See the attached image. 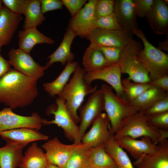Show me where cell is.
<instances>
[{
    "mask_svg": "<svg viewBox=\"0 0 168 168\" xmlns=\"http://www.w3.org/2000/svg\"><path fill=\"white\" fill-rule=\"evenodd\" d=\"M37 81L12 69L0 79V103L12 109L30 105L39 94Z\"/></svg>",
    "mask_w": 168,
    "mask_h": 168,
    "instance_id": "6da1fadb",
    "label": "cell"
},
{
    "mask_svg": "<svg viewBox=\"0 0 168 168\" xmlns=\"http://www.w3.org/2000/svg\"><path fill=\"white\" fill-rule=\"evenodd\" d=\"M85 69L78 66L73 73L69 82L66 85L58 97L65 101L66 107L76 124L80 122L77 110L80 107L85 97L97 90V86L93 87L87 83L84 76Z\"/></svg>",
    "mask_w": 168,
    "mask_h": 168,
    "instance_id": "7a4b0ae2",
    "label": "cell"
},
{
    "mask_svg": "<svg viewBox=\"0 0 168 168\" xmlns=\"http://www.w3.org/2000/svg\"><path fill=\"white\" fill-rule=\"evenodd\" d=\"M100 89L104 97V110L109 119L111 132L114 135L138 111L126 99L114 93L111 86L103 84Z\"/></svg>",
    "mask_w": 168,
    "mask_h": 168,
    "instance_id": "3957f363",
    "label": "cell"
},
{
    "mask_svg": "<svg viewBox=\"0 0 168 168\" xmlns=\"http://www.w3.org/2000/svg\"><path fill=\"white\" fill-rule=\"evenodd\" d=\"M139 38L143 48L138 54L139 59L147 72L150 81L168 74V54L152 45L141 29L132 32Z\"/></svg>",
    "mask_w": 168,
    "mask_h": 168,
    "instance_id": "277c9868",
    "label": "cell"
},
{
    "mask_svg": "<svg viewBox=\"0 0 168 168\" xmlns=\"http://www.w3.org/2000/svg\"><path fill=\"white\" fill-rule=\"evenodd\" d=\"M136 139L148 137L156 144L168 137V131L155 128L149 125L144 113L138 112L126 122L113 135L116 140L124 136Z\"/></svg>",
    "mask_w": 168,
    "mask_h": 168,
    "instance_id": "5b68a950",
    "label": "cell"
},
{
    "mask_svg": "<svg viewBox=\"0 0 168 168\" xmlns=\"http://www.w3.org/2000/svg\"><path fill=\"white\" fill-rule=\"evenodd\" d=\"M142 49L141 43L133 38L122 49L118 63L122 73L128 74L131 81L149 83L148 74L138 57Z\"/></svg>",
    "mask_w": 168,
    "mask_h": 168,
    "instance_id": "8992f818",
    "label": "cell"
},
{
    "mask_svg": "<svg viewBox=\"0 0 168 168\" xmlns=\"http://www.w3.org/2000/svg\"><path fill=\"white\" fill-rule=\"evenodd\" d=\"M56 110L51 107L48 110L49 114H53L54 119L48 121L45 119L43 124H55L61 127L63 130L65 137L74 143L81 142L78 126L72 119L67 110L65 101L59 97L55 100Z\"/></svg>",
    "mask_w": 168,
    "mask_h": 168,
    "instance_id": "52a82bcc",
    "label": "cell"
},
{
    "mask_svg": "<svg viewBox=\"0 0 168 168\" xmlns=\"http://www.w3.org/2000/svg\"><path fill=\"white\" fill-rule=\"evenodd\" d=\"M45 119H42L36 112L30 116L17 114L10 107H4L0 111V133L19 128L40 129Z\"/></svg>",
    "mask_w": 168,
    "mask_h": 168,
    "instance_id": "ba28073f",
    "label": "cell"
},
{
    "mask_svg": "<svg viewBox=\"0 0 168 168\" xmlns=\"http://www.w3.org/2000/svg\"><path fill=\"white\" fill-rule=\"evenodd\" d=\"M9 61L14 69L25 75L38 80L48 69L36 62L30 55L21 49H12L8 54Z\"/></svg>",
    "mask_w": 168,
    "mask_h": 168,
    "instance_id": "9c48e42d",
    "label": "cell"
},
{
    "mask_svg": "<svg viewBox=\"0 0 168 168\" xmlns=\"http://www.w3.org/2000/svg\"><path fill=\"white\" fill-rule=\"evenodd\" d=\"M104 95L100 89L91 94L85 105L79 108L80 124L78 128L81 141L89 126L104 110Z\"/></svg>",
    "mask_w": 168,
    "mask_h": 168,
    "instance_id": "30bf717a",
    "label": "cell"
},
{
    "mask_svg": "<svg viewBox=\"0 0 168 168\" xmlns=\"http://www.w3.org/2000/svg\"><path fill=\"white\" fill-rule=\"evenodd\" d=\"M132 34L124 30L95 28L86 38L97 47L113 46L123 49L133 39Z\"/></svg>",
    "mask_w": 168,
    "mask_h": 168,
    "instance_id": "8fae6325",
    "label": "cell"
},
{
    "mask_svg": "<svg viewBox=\"0 0 168 168\" xmlns=\"http://www.w3.org/2000/svg\"><path fill=\"white\" fill-rule=\"evenodd\" d=\"M96 0H89L75 15L70 19L69 28L77 36L86 38L95 28L94 12Z\"/></svg>",
    "mask_w": 168,
    "mask_h": 168,
    "instance_id": "7c38bea8",
    "label": "cell"
},
{
    "mask_svg": "<svg viewBox=\"0 0 168 168\" xmlns=\"http://www.w3.org/2000/svg\"><path fill=\"white\" fill-rule=\"evenodd\" d=\"M92 126L82 138L81 142L89 147L104 145L113 136L111 132L109 119L102 113L92 123Z\"/></svg>",
    "mask_w": 168,
    "mask_h": 168,
    "instance_id": "4fadbf2b",
    "label": "cell"
},
{
    "mask_svg": "<svg viewBox=\"0 0 168 168\" xmlns=\"http://www.w3.org/2000/svg\"><path fill=\"white\" fill-rule=\"evenodd\" d=\"M122 74L118 63L92 72H86L84 77L86 82L90 84L96 80L104 81L110 85L116 94L124 97L121 83Z\"/></svg>",
    "mask_w": 168,
    "mask_h": 168,
    "instance_id": "5bb4252c",
    "label": "cell"
},
{
    "mask_svg": "<svg viewBox=\"0 0 168 168\" xmlns=\"http://www.w3.org/2000/svg\"><path fill=\"white\" fill-rule=\"evenodd\" d=\"M76 144L68 145L61 142L57 137L43 144L42 147L45 150V156L48 163L63 168L70 157Z\"/></svg>",
    "mask_w": 168,
    "mask_h": 168,
    "instance_id": "9a60e30c",
    "label": "cell"
},
{
    "mask_svg": "<svg viewBox=\"0 0 168 168\" xmlns=\"http://www.w3.org/2000/svg\"><path fill=\"white\" fill-rule=\"evenodd\" d=\"M115 140L121 148L126 150L135 160L144 155L155 152L158 148V145L148 137H142L140 140H137L126 136Z\"/></svg>",
    "mask_w": 168,
    "mask_h": 168,
    "instance_id": "2e32d148",
    "label": "cell"
},
{
    "mask_svg": "<svg viewBox=\"0 0 168 168\" xmlns=\"http://www.w3.org/2000/svg\"><path fill=\"white\" fill-rule=\"evenodd\" d=\"M146 17L155 34H168V7L164 0H154L152 9Z\"/></svg>",
    "mask_w": 168,
    "mask_h": 168,
    "instance_id": "e0dca14e",
    "label": "cell"
},
{
    "mask_svg": "<svg viewBox=\"0 0 168 168\" xmlns=\"http://www.w3.org/2000/svg\"><path fill=\"white\" fill-rule=\"evenodd\" d=\"M0 136L7 144H15L22 149L31 142L37 140H46L48 137L38 130L29 128H19L0 133Z\"/></svg>",
    "mask_w": 168,
    "mask_h": 168,
    "instance_id": "ac0fdd59",
    "label": "cell"
},
{
    "mask_svg": "<svg viewBox=\"0 0 168 168\" xmlns=\"http://www.w3.org/2000/svg\"><path fill=\"white\" fill-rule=\"evenodd\" d=\"M114 7L118 21L124 30L132 33L138 28L133 0H114Z\"/></svg>",
    "mask_w": 168,
    "mask_h": 168,
    "instance_id": "d6986e66",
    "label": "cell"
},
{
    "mask_svg": "<svg viewBox=\"0 0 168 168\" xmlns=\"http://www.w3.org/2000/svg\"><path fill=\"white\" fill-rule=\"evenodd\" d=\"M22 19L21 15L3 6L0 14V49L10 43Z\"/></svg>",
    "mask_w": 168,
    "mask_h": 168,
    "instance_id": "ffe728a7",
    "label": "cell"
},
{
    "mask_svg": "<svg viewBox=\"0 0 168 168\" xmlns=\"http://www.w3.org/2000/svg\"><path fill=\"white\" fill-rule=\"evenodd\" d=\"M154 153L145 154L135 160L133 165L137 168H168V140L165 139L158 144Z\"/></svg>",
    "mask_w": 168,
    "mask_h": 168,
    "instance_id": "44dd1931",
    "label": "cell"
},
{
    "mask_svg": "<svg viewBox=\"0 0 168 168\" xmlns=\"http://www.w3.org/2000/svg\"><path fill=\"white\" fill-rule=\"evenodd\" d=\"M76 36L71 29L69 28L67 29L59 46L47 58L49 60L45 66L48 68L55 62H59L63 66L68 62L73 61L75 55L71 52V47Z\"/></svg>",
    "mask_w": 168,
    "mask_h": 168,
    "instance_id": "7402d4cb",
    "label": "cell"
},
{
    "mask_svg": "<svg viewBox=\"0 0 168 168\" xmlns=\"http://www.w3.org/2000/svg\"><path fill=\"white\" fill-rule=\"evenodd\" d=\"M19 48L30 54L33 47L37 44H54L55 41L44 35L35 27L20 30L17 35Z\"/></svg>",
    "mask_w": 168,
    "mask_h": 168,
    "instance_id": "603a6c76",
    "label": "cell"
},
{
    "mask_svg": "<svg viewBox=\"0 0 168 168\" xmlns=\"http://www.w3.org/2000/svg\"><path fill=\"white\" fill-rule=\"evenodd\" d=\"M78 66V63L77 62L67 63L63 70L54 81L50 82L43 83L45 91L51 96L58 95L67 84L71 75Z\"/></svg>",
    "mask_w": 168,
    "mask_h": 168,
    "instance_id": "cb8c5ba5",
    "label": "cell"
},
{
    "mask_svg": "<svg viewBox=\"0 0 168 168\" xmlns=\"http://www.w3.org/2000/svg\"><path fill=\"white\" fill-rule=\"evenodd\" d=\"M22 149L18 146L7 144L0 148V168H16L22 163Z\"/></svg>",
    "mask_w": 168,
    "mask_h": 168,
    "instance_id": "d4e9b609",
    "label": "cell"
},
{
    "mask_svg": "<svg viewBox=\"0 0 168 168\" xmlns=\"http://www.w3.org/2000/svg\"><path fill=\"white\" fill-rule=\"evenodd\" d=\"M48 163L45 153L34 142L27 149L19 168H46Z\"/></svg>",
    "mask_w": 168,
    "mask_h": 168,
    "instance_id": "484cf974",
    "label": "cell"
},
{
    "mask_svg": "<svg viewBox=\"0 0 168 168\" xmlns=\"http://www.w3.org/2000/svg\"><path fill=\"white\" fill-rule=\"evenodd\" d=\"M90 148L81 142L76 143L72 153L63 168H90Z\"/></svg>",
    "mask_w": 168,
    "mask_h": 168,
    "instance_id": "4316f807",
    "label": "cell"
},
{
    "mask_svg": "<svg viewBox=\"0 0 168 168\" xmlns=\"http://www.w3.org/2000/svg\"><path fill=\"white\" fill-rule=\"evenodd\" d=\"M82 64L86 72H92L110 64L98 48L90 44L83 57Z\"/></svg>",
    "mask_w": 168,
    "mask_h": 168,
    "instance_id": "83f0119b",
    "label": "cell"
},
{
    "mask_svg": "<svg viewBox=\"0 0 168 168\" xmlns=\"http://www.w3.org/2000/svg\"><path fill=\"white\" fill-rule=\"evenodd\" d=\"M23 14L25 16L24 30L36 28L46 18L42 12L39 0H26Z\"/></svg>",
    "mask_w": 168,
    "mask_h": 168,
    "instance_id": "f1b7e54d",
    "label": "cell"
},
{
    "mask_svg": "<svg viewBox=\"0 0 168 168\" xmlns=\"http://www.w3.org/2000/svg\"><path fill=\"white\" fill-rule=\"evenodd\" d=\"M167 93L157 87L152 86L130 103L138 112H144Z\"/></svg>",
    "mask_w": 168,
    "mask_h": 168,
    "instance_id": "f546056e",
    "label": "cell"
},
{
    "mask_svg": "<svg viewBox=\"0 0 168 168\" xmlns=\"http://www.w3.org/2000/svg\"><path fill=\"white\" fill-rule=\"evenodd\" d=\"M104 146L106 152L115 162L117 168H134L128 156L119 146L113 136Z\"/></svg>",
    "mask_w": 168,
    "mask_h": 168,
    "instance_id": "4dcf8cb0",
    "label": "cell"
},
{
    "mask_svg": "<svg viewBox=\"0 0 168 168\" xmlns=\"http://www.w3.org/2000/svg\"><path fill=\"white\" fill-rule=\"evenodd\" d=\"M90 160L91 166L95 168H117L114 160L105 151L104 145L91 148Z\"/></svg>",
    "mask_w": 168,
    "mask_h": 168,
    "instance_id": "1f68e13d",
    "label": "cell"
},
{
    "mask_svg": "<svg viewBox=\"0 0 168 168\" xmlns=\"http://www.w3.org/2000/svg\"><path fill=\"white\" fill-rule=\"evenodd\" d=\"M124 97L131 102L152 85L149 83H139L132 82L128 78L121 81Z\"/></svg>",
    "mask_w": 168,
    "mask_h": 168,
    "instance_id": "d6a6232c",
    "label": "cell"
},
{
    "mask_svg": "<svg viewBox=\"0 0 168 168\" xmlns=\"http://www.w3.org/2000/svg\"><path fill=\"white\" fill-rule=\"evenodd\" d=\"M114 0H96L94 12L96 19L109 15L114 12Z\"/></svg>",
    "mask_w": 168,
    "mask_h": 168,
    "instance_id": "836d02e7",
    "label": "cell"
},
{
    "mask_svg": "<svg viewBox=\"0 0 168 168\" xmlns=\"http://www.w3.org/2000/svg\"><path fill=\"white\" fill-rule=\"evenodd\" d=\"M96 27L108 30H124L119 23L114 12L96 19Z\"/></svg>",
    "mask_w": 168,
    "mask_h": 168,
    "instance_id": "e575fe53",
    "label": "cell"
},
{
    "mask_svg": "<svg viewBox=\"0 0 168 168\" xmlns=\"http://www.w3.org/2000/svg\"><path fill=\"white\" fill-rule=\"evenodd\" d=\"M147 116V121L152 127L168 131V111Z\"/></svg>",
    "mask_w": 168,
    "mask_h": 168,
    "instance_id": "d590c367",
    "label": "cell"
},
{
    "mask_svg": "<svg viewBox=\"0 0 168 168\" xmlns=\"http://www.w3.org/2000/svg\"><path fill=\"white\" fill-rule=\"evenodd\" d=\"M168 111V94L155 102L144 113L147 116Z\"/></svg>",
    "mask_w": 168,
    "mask_h": 168,
    "instance_id": "8d00e7d4",
    "label": "cell"
},
{
    "mask_svg": "<svg viewBox=\"0 0 168 168\" xmlns=\"http://www.w3.org/2000/svg\"><path fill=\"white\" fill-rule=\"evenodd\" d=\"M109 64L118 63L123 49L113 46L97 47Z\"/></svg>",
    "mask_w": 168,
    "mask_h": 168,
    "instance_id": "74e56055",
    "label": "cell"
},
{
    "mask_svg": "<svg viewBox=\"0 0 168 168\" xmlns=\"http://www.w3.org/2000/svg\"><path fill=\"white\" fill-rule=\"evenodd\" d=\"M137 17H146L152 9L154 0H133Z\"/></svg>",
    "mask_w": 168,
    "mask_h": 168,
    "instance_id": "f35d334b",
    "label": "cell"
},
{
    "mask_svg": "<svg viewBox=\"0 0 168 168\" xmlns=\"http://www.w3.org/2000/svg\"><path fill=\"white\" fill-rule=\"evenodd\" d=\"M26 0H2L4 6L12 12L23 14Z\"/></svg>",
    "mask_w": 168,
    "mask_h": 168,
    "instance_id": "ab89813d",
    "label": "cell"
},
{
    "mask_svg": "<svg viewBox=\"0 0 168 168\" xmlns=\"http://www.w3.org/2000/svg\"><path fill=\"white\" fill-rule=\"evenodd\" d=\"M63 5L67 8L72 17L74 16L85 5L86 0H61Z\"/></svg>",
    "mask_w": 168,
    "mask_h": 168,
    "instance_id": "60d3db41",
    "label": "cell"
},
{
    "mask_svg": "<svg viewBox=\"0 0 168 168\" xmlns=\"http://www.w3.org/2000/svg\"><path fill=\"white\" fill-rule=\"evenodd\" d=\"M41 8L44 13L50 11L61 9L63 4L61 0H40Z\"/></svg>",
    "mask_w": 168,
    "mask_h": 168,
    "instance_id": "b9f144b4",
    "label": "cell"
},
{
    "mask_svg": "<svg viewBox=\"0 0 168 168\" xmlns=\"http://www.w3.org/2000/svg\"><path fill=\"white\" fill-rule=\"evenodd\" d=\"M149 83L152 86L157 87L165 92L168 91V74L150 81Z\"/></svg>",
    "mask_w": 168,
    "mask_h": 168,
    "instance_id": "7bdbcfd3",
    "label": "cell"
},
{
    "mask_svg": "<svg viewBox=\"0 0 168 168\" xmlns=\"http://www.w3.org/2000/svg\"><path fill=\"white\" fill-rule=\"evenodd\" d=\"M0 49V79L11 70V65L9 61L5 59L1 54Z\"/></svg>",
    "mask_w": 168,
    "mask_h": 168,
    "instance_id": "ee69618b",
    "label": "cell"
},
{
    "mask_svg": "<svg viewBox=\"0 0 168 168\" xmlns=\"http://www.w3.org/2000/svg\"><path fill=\"white\" fill-rule=\"evenodd\" d=\"M159 49L168 50V40L167 39L164 41L161 42L159 44Z\"/></svg>",
    "mask_w": 168,
    "mask_h": 168,
    "instance_id": "f6af8a7d",
    "label": "cell"
},
{
    "mask_svg": "<svg viewBox=\"0 0 168 168\" xmlns=\"http://www.w3.org/2000/svg\"><path fill=\"white\" fill-rule=\"evenodd\" d=\"M46 168H59L57 166L53 164L48 163Z\"/></svg>",
    "mask_w": 168,
    "mask_h": 168,
    "instance_id": "bcb514c9",
    "label": "cell"
},
{
    "mask_svg": "<svg viewBox=\"0 0 168 168\" xmlns=\"http://www.w3.org/2000/svg\"><path fill=\"white\" fill-rule=\"evenodd\" d=\"M3 7L2 1V0H0V14Z\"/></svg>",
    "mask_w": 168,
    "mask_h": 168,
    "instance_id": "7dc6e473",
    "label": "cell"
},
{
    "mask_svg": "<svg viewBox=\"0 0 168 168\" xmlns=\"http://www.w3.org/2000/svg\"><path fill=\"white\" fill-rule=\"evenodd\" d=\"M90 168H94V167H91Z\"/></svg>",
    "mask_w": 168,
    "mask_h": 168,
    "instance_id": "c3c4849f",
    "label": "cell"
}]
</instances>
